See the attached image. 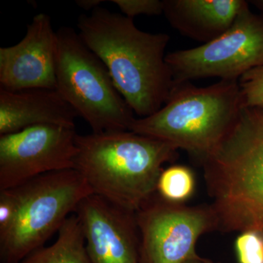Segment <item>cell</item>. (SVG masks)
<instances>
[{
  "instance_id": "8992f818",
  "label": "cell",
  "mask_w": 263,
  "mask_h": 263,
  "mask_svg": "<svg viewBox=\"0 0 263 263\" xmlns=\"http://www.w3.org/2000/svg\"><path fill=\"white\" fill-rule=\"evenodd\" d=\"M13 189L18 211L9 230L0 235L2 263H19L43 247L81 202L93 195L76 169L43 174Z\"/></svg>"
},
{
  "instance_id": "ba28073f",
  "label": "cell",
  "mask_w": 263,
  "mask_h": 263,
  "mask_svg": "<svg viewBox=\"0 0 263 263\" xmlns=\"http://www.w3.org/2000/svg\"><path fill=\"white\" fill-rule=\"evenodd\" d=\"M153 197L136 213L143 263H184L197 257V240L217 226L212 208L182 206Z\"/></svg>"
},
{
  "instance_id": "8fae6325",
  "label": "cell",
  "mask_w": 263,
  "mask_h": 263,
  "mask_svg": "<svg viewBox=\"0 0 263 263\" xmlns=\"http://www.w3.org/2000/svg\"><path fill=\"white\" fill-rule=\"evenodd\" d=\"M75 214L84 230L91 263H138L136 213L91 195Z\"/></svg>"
},
{
  "instance_id": "2e32d148",
  "label": "cell",
  "mask_w": 263,
  "mask_h": 263,
  "mask_svg": "<svg viewBox=\"0 0 263 263\" xmlns=\"http://www.w3.org/2000/svg\"><path fill=\"white\" fill-rule=\"evenodd\" d=\"M235 248L238 263H263L262 232H241L235 240Z\"/></svg>"
},
{
  "instance_id": "7402d4cb",
  "label": "cell",
  "mask_w": 263,
  "mask_h": 263,
  "mask_svg": "<svg viewBox=\"0 0 263 263\" xmlns=\"http://www.w3.org/2000/svg\"><path fill=\"white\" fill-rule=\"evenodd\" d=\"M254 4L258 5L259 8L263 10V0L262 1L254 2Z\"/></svg>"
},
{
  "instance_id": "52a82bcc",
  "label": "cell",
  "mask_w": 263,
  "mask_h": 263,
  "mask_svg": "<svg viewBox=\"0 0 263 263\" xmlns=\"http://www.w3.org/2000/svg\"><path fill=\"white\" fill-rule=\"evenodd\" d=\"M174 84L209 77L238 81L263 65V18L245 5L226 32L198 47L166 55Z\"/></svg>"
},
{
  "instance_id": "30bf717a",
  "label": "cell",
  "mask_w": 263,
  "mask_h": 263,
  "mask_svg": "<svg viewBox=\"0 0 263 263\" xmlns=\"http://www.w3.org/2000/svg\"><path fill=\"white\" fill-rule=\"evenodd\" d=\"M57 47L49 15H36L20 42L0 48V88L57 89Z\"/></svg>"
},
{
  "instance_id": "9a60e30c",
  "label": "cell",
  "mask_w": 263,
  "mask_h": 263,
  "mask_svg": "<svg viewBox=\"0 0 263 263\" xmlns=\"http://www.w3.org/2000/svg\"><path fill=\"white\" fill-rule=\"evenodd\" d=\"M195 189V178L187 167L174 165L164 169L157 181L160 197L171 203L179 204L187 200Z\"/></svg>"
},
{
  "instance_id": "44dd1931",
  "label": "cell",
  "mask_w": 263,
  "mask_h": 263,
  "mask_svg": "<svg viewBox=\"0 0 263 263\" xmlns=\"http://www.w3.org/2000/svg\"><path fill=\"white\" fill-rule=\"evenodd\" d=\"M184 263H214L212 262V261L209 260V259L202 258V257H199L198 255L197 257H194V258H192L189 259V260L186 261Z\"/></svg>"
},
{
  "instance_id": "d6986e66",
  "label": "cell",
  "mask_w": 263,
  "mask_h": 263,
  "mask_svg": "<svg viewBox=\"0 0 263 263\" xmlns=\"http://www.w3.org/2000/svg\"><path fill=\"white\" fill-rule=\"evenodd\" d=\"M18 211V201L14 189L0 190V235L9 230Z\"/></svg>"
},
{
  "instance_id": "277c9868",
  "label": "cell",
  "mask_w": 263,
  "mask_h": 263,
  "mask_svg": "<svg viewBox=\"0 0 263 263\" xmlns=\"http://www.w3.org/2000/svg\"><path fill=\"white\" fill-rule=\"evenodd\" d=\"M242 108L238 81L221 80L206 87L174 84L163 106L149 117L136 118L129 131L167 142L202 162L228 134Z\"/></svg>"
},
{
  "instance_id": "e0dca14e",
  "label": "cell",
  "mask_w": 263,
  "mask_h": 263,
  "mask_svg": "<svg viewBox=\"0 0 263 263\" xmlns=\"http://www.w3.org/2000/svg\"><path fill=\"white\" fill-rule=\"evenodd\" d=\"M238 82L243 107L263 108V65L247 72Z\"/></svg>"
},
{
  "instance_id": "4fadbf2b",
  "label": "cell",
  "mask_w": 263,
  "mask_h": 263,
  "mask_svg": "<svg viewBox=\"0 0 263 263\" xmlns=\"http://www.w3.org/2000/svg\"><path fill=\"white\" fill-rule=\"evenodd\" d=\"M163 14L186 37L203 43L219 37L247 4L243 0H163Z\"/></svg>"
},
{
  "instance_id": "ffe728a7",
  "label": "cell",
  "mask_w": 263,
  "mask_h": 263,
  "mask_svg": "<svg viewBox=\"0 0 263 263\" xmlns=\"http://www.w3.org/2000/svg\"><path fill=\"white\" fill-rule=\"evenodd\" d=\"M76 3V5L82 9L87 11H92L95 8L100 7L104 1L103 0H77Z\"/></svg>"
},
{
  "instance_id": "9c48e42d",
  "label": "cell",
  "mask_w": 263,
  "mask_h": 263,
  "mask_svg": "<svg viewBox=\"0 0 263 263\" xmlns=\"http://www.w3.org/2000/svg\"><path fill=\"white\" fill-rule=\"evenodd\" d=\"M75 127L33 126L0 136V190L48 173L75 169Z\"/></svg>"
},
{
  "instance_id": "7a4b0ae2",
  "label": "cell",
  "mask_w": 263,
  "mask_h": 263,
  "mask_svg": "<svg viewBox=\"0 0 263 263\" xmlns=\"http://www.w3.org/2000/svg\"><path fill=\"white\" fill-rule=\"evenodd\" d=\"M76 145L75 169L93 195L133 213L155 195L162 165L176 158L178 149L129 130L78 135Z\"/></svg>"
},
{
  "instance_id": "5bb4252c",
  "label": "cell",
  "mask_w": 263,
  "mask_h": 263,
  "mask_svg": "<svg viewBox=\"0 0 263 263\" xmlns=\"http://www.w3.org/2000/svg\"><path fill=\"white\" fill-rule=\"evenodd\" d=\"M19 263H91L78 216L66 219L53 245L36 249Z\"/></svg>"
},
{
  "instance_id": "3957f363",
  "label": "cell",
  "mask_w": 263,
  "mask_h": 263,
  "mask_svg": "<svg viewBox=\"0 0 263 263\" xmlns=\"http://www.w3.org/2000/svg\"><path fill=\"white\" fill-rule=\"evenodd\" d=\"M202 163L217 226L263 233L262 107H243Z\"/></svg>"
},
{
  "instance_id": "ac0fdd59",
  "label": "cell",
  "mask_w": 263,
  "mask_h": 263,
  "mask_svg": "<svg viewBox=\"0 0 263 263\" xmlns=\"http://www.w3.org/2000/svg\"><path fill=\"white\" fill-rule=\"evenodd\" d=\"M123 14L133 19L140 15L163 14L164 2L160 0H111Z\"/></svg>"
},
{
  "instance_id": "6da1fadb",
  "label": "cell",
  "mask_w": 263,
  "mask_h": 263,
  "mask_svg": "<svg viewBox=\"0 0 263 263\" xmlns=\"http://www.w3.org/2000/svg\"><path fill=\"white\" fill-rule=\"evenodd\" d=\"M77 26L136 115L149 117L163 106L174 86L164 55L168 34L143 32L133 19L100 6L80 15Z\"/></svg>"
},
{
  "instance_id": "5b68a950",
  "label": "cell",
  "mask_w": 263,
  "mask_h": 263,
  "mask_svg": "<svg viewBox=\"0 0 263 263\" xmlns=\"http://www.w3.org/2000/svg\"><path fill=\"white\" fill-rule=\"evenodd\" d=\"M57 90L92 133L129 130L134 112L103 61L69 27L57 31Z\"/></svg>"
},
{
  "instance_id": "7c38bea8",
  "label": "cell",
  "mask_w": 263,
  "mask_h": 263,
  "mask_svg": "<svg viewBox=\"0 0 263 263\" xmlns=\"http://www.w3.org/2000/svg\"><path fill=\"white\" fill-rule=\"evenodd\" d=\"M79 117L57 89L0 88V136L42 124L75 127Z\"/></svg>"
}]
</instances>
